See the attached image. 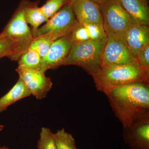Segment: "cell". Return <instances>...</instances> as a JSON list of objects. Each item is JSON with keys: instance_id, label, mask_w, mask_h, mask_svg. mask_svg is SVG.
<instances>
[{"instance_id": "7a4b0ae2", "label": "cell", "mask_w": 149, "mask_h": 149, "mask_svg": "<svg viewBox=\"0 0 149 149\" xmlns=\"http://www.w3.org/2000/svg\"><path fill=\"white\" fill-rule=\"evenodd\" d=\"M92 77L97 90L109 94L118 87L134 82H149V72L139 63L103 65Z\"/></svg>"}, {"instance_id": "603a6c76", "label": "cell", "mask_w": 149, "mask_h": 149, "mask_svg": "<svg viewBox=\"0 0 149 149\" xmlns=\"http://www.w3.org/2000/svg\"><path fill=\"white\" fill-rule=\"evenodd\" d=\"M83 24L87 28L91 40H100L107 39L106 32L103 26L92 23H85Z\"/></svg>"}, {"instance_id": "d4e9b609", "label": "cell", "mask_w": 149, "mask_h": 149, "mask_svg": "<svg viewBox=\"0 0 149 149\" xmlns=\"http://www.w3.org/2000/svg\"><path fill=\"white\" fill-rule=\"evenodd\" d=\"M93 2L97 5L99 6H100L106 3L109 0H91Z\"/></svg>"}, {"instance_id": "8992f818", "label": "cell", "mask_w": 149, "mask_h": 149, "mask_svg": "<svg viewBox=\"0 0 149 149\" xmlns=\"http://www.w3.org/2000/svg\"><path fill=\"white\" fill-rule=\"evenodd\" d=\"M24 15V7L17 11L0 33V40L9 38L18 44L21 56L28 50L33 39L32 31Z\"/></svg>"}, {"instance_id": "cb8c5ba5", "label": "cell", "mask_w": 149, "mask_h": 149, "mask_svg": "<svg viewBox=\"0 0 149 149\" xmlns=\"http://www.w3.org/2000/svg\"><path fill=\"white\" fill-rule=\"evenodd\" d=\"M137 60L143 68L149 72V43L139 51Z\"/></svg>"}, {"instance_id": "9c48e42d", "label": "cell", "mask_w": 149, "mask_h": 149, "mask_svg": "<svg viewBox=\"0 0 149 149\" xmlns=\"http://www.w3.org/2000/svg\"><path fill=\"white\" fill-rule=\"evenodd\" d=\"M73 45L69 35L54 41L48 53L42 58L40 71L45 73L63 65Z\"/></svg>"}, {"instance_id": "83f0119b", "label": "cell", "mask_w": 149, "mask_h": 149, "mask_svg": "<svg viewBox=\"0 0 149 149\" xmlns=\"http://www.w3.org/2000/svg\"><path fill=\"white\" fill-rule=\"evenodd\" d=\"M145 1H146L147 2H148V0H145Z\"/></svg>"}, {"instance_id": "277c9868", "label": "cell", "mask_w": 149, "mask_h": 149, "mask_svg": "<svg viewBox=\"0 0 149 149\" xmlns=\"http://www.w3.org/2000/svg\"><path fill=\"white\" fill-rule=\"evenodd\" d=\"M79 23L69 3L49 18L43 26L31 31L33 37L43 36L54 42L69 35Z\"/></svg>"}, {"instance_id": "7c38bea8", "label": "cell", "mask_w": 149, "mask_h": 149, "mask_svg": "<svg viewBox=\"0 0 149 149\" xmlns=\"http://www.w3.org/2000/svg\"><path fill=\"white\" fill-rule=\"evenodd\" d=\"M124 39L130 53L137 60L139 51L149 43V26L133 23L125 32Z\"/></svg>"}, {"instance_id": "5bb4252c", "label": "cell", "mask_w": 149, "mask_h": 149, "mask_svg": "<svg viewBox=\"0 0 149 149\" xmlns=\"http://www.w3.org/2000/svg\"><path fill=\"white\" fill-rule=\"evenodd\" d=\"M30 92L20 78H19L15 85L0 98V113L5 111L17 102L31 95Z\"/></svg>"}, {"instance_id": "9a60e30c", "label": "cell", "mask_w": 149, "mask_h": 149, "mask_svg": "<svg viewBox=\"0 0 149 149\" xmlns=\"http://www.w3.org/2000/svg\"><path fill=\"white\" fill-rule=\"evenodd\" d=\"M24 11L25 20L27 24L32 26V30H36L41 24L49 20L37 6H24Z\"/></svg>"}, {"instance_id": "ffe728a7", "label": "cell", "mask_w": 149, "mask_h": 149, "mask_svg": "<svg viewBox=\"0 0 149 149\" xmlns=\"http://www.w3.org/2000/svg\"><path fill=\"white\" fill-rule=\"evenodd\" d=\"M37 149H56L54 133L47 127H42L40 133V138L37 141Z\"/></svg>"}, {"instance_id": "484cf974", "label": "cell", "mask_w": 149, "mask_h": 149, "mask_svg": "<svg viewBox=\"0 0 149 149\" xmlns=\"http://www.w3.org/2000/svg\"><path fill=\"white\" fill-rule=\"evenodd\" d=\"M0 149H11L8 148V147L6 146H3L0 147Z\"/></svg>"}, {"instance_id": "4fadbf2b", "label": "cell", "mask_w": 149, "mask_h": 149, "mask_svg": "<svg viewBox=\"0 0 149 149\" xmlns=\"http://www.w3.org/2000/svg\"><path fill=\"white\" fill-rule=\"evenodd\" d=\"M134 23L149 25V8L145 0H118Z\"/></svg>"}, {"instance_id": "4316f807", "label": "cell", "mask_w": 149, "mask_h": 149, "mask_svg": "<svg viewBox=\"0 0 149 149\" xmlns=\"http://www.w3.org/2000/svg\"><path fill=\"white\" fill-rule=\"evenodd\" d=\"M4 127V126L3 125L0 124V131H2L3 130Z\"/></svg>"}, {"instance_id": "ac0fdd59", "label": "cell", "mask_w": 149, "mask_h": 149, "mask_svg": "<svg viewBox=\"0 0 149 149\" xmlns=\"http://www.w3.org/2000/svg\"><path fill=\"white\" fill-rule=\"evenodd\" d=\"M54 137L56 149H78L72 134L67 132L64 128L54 133Z\"/></svg>"}, {"instance_id": "e0dca14e", "label": "cell", "mask_w": 149, "mask_h": 149, "mask_svg": "<svg viewBox=\"0 0 149 149\" xmlns=\"http://www.w3.org/2000/svg\"><path fill=\"white\" fill-rule=\"evenodd\" d=\"M21 56L17 43L9 38L0 40V58L7 57L12 60L18 61Z\"/></svg>"}, {"instance_id": "2e32d148", "label": "cell", "mask_w": 149, "mask_h": 149, "mask_svg": "<svg viewBox=\"0 0 149 149\" xmlns=\"http://www.w3.org/2000/svg\"><path fill=\"white\" fill-rule=\"evenodd\" d=\"M18 67L24 69L40 71L42 58L33 50H28L20 57Z\"/></svg>"}, {"instance_id": "5b68a950", "label": "cell", "mask_w": 149, "mask_h": 149, "mask_svg": "<svg viewBox=\"0 0 149 149\" xmlns=\"http://www.w3.org/2000/svg\"><path fill=\"white\" fill-rule=\"evenodd\" d=\"M100 8L106 33L124 37L125 32L134 23L118 0H109Z\"/></svg>"}, {"instance_id": "7402d4cb", "label": "cell", "mask_w": 149, "mask_h": 149, "mask_svg": "<svg viewBox=\"0 0 149 149\" xmlns=\"http://www.w3.org/2000/svg\"><path fill=\"white\" fill-rule=\"evenodd\" d=\"M69 36L73 45L91 40L87 28L83 24L80 23L72 29Z\"/></svg>"}, {"instance_id": "d6986e66", "label": "cell", "mask_w": 149, "mask_h": 149, "mask_svg": "<svg viewBox=\"0 0 149 149\" xmlns=\"http://www.w3.org/2000/svg\"><path fill=\"white\" fill-rule=\"evenodd\" d=\"M54 41L43 36L33 37L28 49L36 52L42 58L47 54Z\"/></svg>"}, {"instance_id": "44dd1931", "label": "cell", "mask_w": 149, "mask_h": 149, "mask_svg": "<svg viewBox=\"0 0 149 149\" xmlns=\"http://www.w3.org/2000/svg\"><path fill=\"white\" fill-rule=\"evenodd\" d=\"M70 0H48L40 8V10L48 19L54 14L67 4L70 3Z\"/></svg>"}, {"instance_id": "6da1fadb", "label": "cell", "mask_w": 149, "mask_h": 149, "mask_svg": "<svg viewBox=\"0 0 149 149\" xmlns=\"http://www.w3.org/2000/svg\"><path fill=\"white\" fill-rule=\"evenodd\" d=\"M106 95L123 128L130 127L139 119L149 116V82L128 83Z\"/></svg>"}, {"instance_id": "52a82bcc", "label": "cell", "mask_w": 149, "mask_h": 149, "mask_svg": "<svg viewBox=\"0 0 149 149\" xmlns=\"http://www.w3.org/2000/svg\"><path fill=\"white\" fill-rule=\"evenodd\" d=\"M106 34V42L102 55V65L107 64L139 63L130 53L124 37L114 33Z\"/></svg>"}, {"instance_id": "30bf717a", "label": "cell", "mask_w": 149, "mask_h": 149, "mask_svg": "<svg viewBox=\"0 0 149 149\" xmlns=\"http://www.w3.org/2000/svg\"><path fill=\"white\" fill-rule=\"evenodd\" d=\"M123 139L130 149H149V116L124 128Z\"/></svg>"}, {"instance_id": "8fae6325", "label": "cell", "mask_w": 149, "mask_h": 149, "mask_svg": "<svg viewBox=\"0 0 149 149\" xmlns=\"http://www.w3.org/2000/svg\"><path fill=\"white\" fill-rule=\"evenodd\" d=\"M70 3L80 24L92 23L103 26L100 6L91 0H70Z\"/></svg>"}, {"instance_id": "ba28073f", "label": "cell", "mask_w": 149, "mask_h": 149, "mask_svg": "<svg viewBox=\"0 0 149 149\" xmlns=\"http://www.w3.org/2000/svg\"><path fill=\"white\" fill-rule=\"evenodd\" d=\"M30 94L37 100L46 97L53 86L50 77L40 70H31L17 67L15 70Z\"/></svg>"}, {"instance_id": "3957f363", "label": "cell", "mask_w": 149, "mask_h": 149, "mask_svg": "<svg viewBox=\"0 0 149 149\" xmlns=\"http://www.w3.org/2000/svg\"><path fill=\"white\" fill-rule=\"evenodd\" d=\"M106 40H90L73 45L63 65L80 67L93 76L102 66V55Z\"/></svg>"}]
</instances>
